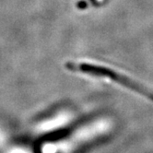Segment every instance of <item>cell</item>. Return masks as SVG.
I'll return each instance as SVG.
<instances>
[{
  "instance_id": "3",
  "label": "cell",
  "mask_w": 153,
  "mask_h": 153,
  "mask_svg": "<svg viewBox=\"0 0 153 153\" xmlns=\"http://www.w3.org/2000/svg\"><path fill=\"white\" fill-rule=\"evenodd\" d=\"M41 142H37L34 146V153H42V149H41Z\"/></svg>"
},
{
  "instance_id": "1",
  "label": "cell",
  "mask_w": 153,
  "mask_h": 153,
  "mask_svg": "<svg viewBox=\"0 0 153 153\" xmlns=\"http://www.w3.org/2000/svg\"><path fill=\"white\" fill-rule=\"evenodd\" d=\"M65 68L71 71L81 72L85 74L92 75L95 76H102V78H107L112 79L118 84H121L124 87L130 89L131 91H136L137 93L145 96L147 99L153 101V92L148 90L145 87L138 84L137 82L130 79L127 76L119 74L110 68L101 67V65H96L88 63H75V62H68L65 64Z\"/></svg>"
},
{
  "instance_id": "2",
  "label": "cell",
  "mask_w": 153,
  "mask_h": 153,
  "mask_svg": "<svg viewBox=\"0 0 153 153\" xmlns=\"http://www.w3.org/2000/svg\"><path fill=\"white\" fill-rule=\"evenodd\" d=\"M68 133H69V129H68V128L56 130V131H53V132H51L45 136H43L42 137H41L39 142L42 143V142H45V141H56V140L65 137Z\"/></svg>"
}]
</instances>
